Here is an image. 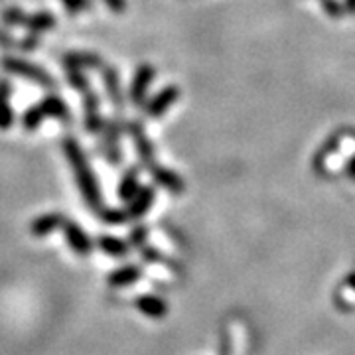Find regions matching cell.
<instances>
[{"label": "cell", "mask_w": 355, "mask_h": 355, "mask_svg": "<svg viewBox=\"0 0 355 355\" xmlns=\"http://www.w3.org/2000/svg\"><path fill=\"white\" fill-rule=\"evenodd\" d=\"M62 150H64L67 162L71 166V172L76 176L77 188L83 193V200L91 205L93 209H99L101 207V190H99V184H97V178L93 174V168L89 164L87 156L83 153L81 144L77 142L73 137H65L62 142Z\"/></svg>", "instance_id": "obj_1"}, {"label": "cell", "mask_w": 355, "mask_h": 355, "mask_svg": "<svg viewBox=\"0 0 355 355\" xmlns=\"http://www.w3.org/2000/svg\"><path fill=\"white\" fill-rule=\"evenodd\" d=\"M46 119H55V121H62V123L69 121V109H67V105L60 95H46L42 101L32 105L30 109H26L20 123H22V127L26 130L32 132V130L40 128V125Z\"/></svg>", "instance_id": "obj_2"}, {"label": "cell", "mask_w": 355, "mask_h": 355, "mask_svg": "<svg viewBox=\"0 0 355 355\" xmlns=\"http://www.w3.org/2000/svg\"><path fill=\"white\" fill-rule=\"evenodd\" d=\"M0 65H2L4 71H8V73H12V76L24 77L28 81H34V83H38L40 87L51 89L55 85V79H53L44 67H40V65H36L34 62H30V60H24V58H18V55H4V58L0 60Z\"/></svg>", "instance_id": "obj_3"}, {"label": "cell", "mask_w": 355, "mask_h": 355, "mask_svg": "<svg viewBox=\"0 0 355 355\" xmlns=\"http://www.w3.org/2000/svg\"><path fill=\"white\" fill-rule=\"evenodd\" d=\"M83 127L91 135H101L105 119L99 113V95L89 89L83 93Z\"/></svg>", "instance_id": "obj_4"}, {"label": "cell", "mask_w": 355, "mask_h": 355, "mask_svg": "<svg viewBox=\"0 0 355 355\" xmlns=\"http://www.w3.org/2000/svg\"><path fill=\"white\" fill-rule=\"evenodd\" d=\"M153 81L154 67H150V65H140L139 69H137V73H135V77H132V81H130V89H128L130 101L135 103V105H140V103L144 101V95H146V91H148Z\"/></svg>", "instance_id": "obj_5"}, {"label": "cell", "mask_w": 355, "mask_h": 355, "mask_svg": "<svg viewBox=\"0 0 355 355\" xmlns=\"http://www.w3.org/2000/svg\"><path fill=\"white\" fill-rule=\"evenodd\" d=\"M105 62L93 51H69L64 55V69H103Z\"/></svg>", "instance_id": "obj_6"}, {"label": "cell", "mask_w": 355, "mask_h": 355, "mask_svg": "<svg viewBox=\"0 0 355 355\" xmlns=\"http://www.w3.org/2000/svg\"><path fill=\"white\" fill-rule=\"evenodd\" d=\"M103 81H105V87H107V95L114 105V109L123 111V105H125V95H123V87H121V76L119 71L111 67V65H105L101 69Z\"/></svg>", "instance_id": "obj_7"}, {"label": "cell", "mask_w": 355, "mask_h": 355, "mask_svg": "<svg viewBox=\"0 0 355 355\" xmlns=\"http://www.w3.org/2000/svg\"><path fill=\"white\" fill-rule=\"evenodd\" d=\"M103 135V150L107 154V158L116 164L123 160V154H121V144H119V127L116 123H105V127L101 130Z\"/></svg>", "instance_id": "obj_8"}, {"label": "cell", "mask_w": 355, "mask_h": 355, "mask_svg": "<svg viewBox=\"0 0 355 355\" xmlns=\"http://www.w3.org/2000/svg\"><path fill=\"white\" fill-rule=\"evenodd\" d=\"M12 105H10V83L0 79V130H8L14 125Z\"/></svg>", "instance_id": "obj_9"}, {"label": "cell", "mask_w": 355, "mask_h": 355, "mask_svg": "<svg viewBox=\"0 0 355 355\" xmlns=\"http://www.w3.org/2000/svg\"><path fill=\"white\" fill-rule=\"evenodd\" d=\"M53 26H55V16L51 12H46V10H40V12L28 14L24 28L28 30V34L42 36L44 32H50Z\"/></svg>", "instance_id": "obj_10"}, {"label": "cell", "mask_w": 355, "mask_h": 355, "mask_svg": "<svg viewBox=\"0 0 355 355\" xmlns=\"http://www.w3.org/2000/svg\"><path fill=\"white\" fill-rule=\"evenodd\" d=\"M178 97V91L174 87H166L164 91H160L154 99H150V103H146L144 105V113L148 114V116H158V114H162L172 105V103L176 101Z\"/></svg>", "instance_id": "obj_11"}, {"label": "cell", "mask_w": 355, "mask_h": 355, "mask_svg": "<svg viewBox=\"0 0 355 355\" xmlns=\"http://www.w3.org/2000/svg\"><path fill=\"white\" fill-rule=\"evenodd\" d=\"M128 135L132 137V142H135V146L139 150L142 162L144 164H150L153 162V144L144 137V130H142L139 123H130L128 125Z\"/></svg>", "instance_id": "obj_12"}, {"label": "cell", "mask_w": 355, "mask_h": 355, "mask_svg": "<svg viewBox=\"0 0 355 355\" xmlns=\"http://www.w3.org/2000/svg\"><path fill=\"white\" fill-rule=\"evenodd\" d=\"M64 223V217L60 214H50V216L38 217L34 223H32V233L34 235H48L53 229H58Z\"/></svg>", "instance_id": "obj_13"}, {"label": "cell", "mask_w": 355, "mask_h": 355, "mask_svg": "<svg viewBox=\"0 0 355 355\" xmlns=\"http://www.w3.org/2000/svg\"><path fill=\"white\" fill-rule=\"evenodd\" d=\"M139 191V170H128L119 184V196L123 200H132Z\"/></svg>", "instance_id": "obj_14"}, {"label": "cell", "mask_w": 355, "mask_h": 355, "mask_svg": "<svg viewBox=\"0 0 355 355\" xmlns=\"http://www.w3.org/2000/svg\"><path fill=\"white\" fill-rule=\"evenodd\" d=\"M65 237H67V241L71 243V247H73L76 251H79V253L89 251V239L85 237V233L77 227L76 223H67V225H65Z\"/></svg>", "instance_id": "obj_15"}, {"label": "cell", "mask_w": 355, "mask_h": 355, "mask_svg": "<svg viewBox=\"0 0 355 355\" xmlns=\"http://www.w3.org/2000/svg\"><path fill=\"white\" fill-rule=\"evenodd\" d=\"M153 198H154V191L153 190H142L139 191L132 200H130V216L139 217L142 216L148 207H150V203H153Z\"/></svg>", "instance_id": "obj_16"}, {"label": "cell", "mask_w": 355, "mask_h": 355, "mask_svg": "<svg viewBox=\"0 0 355 355\" xmlns=\"http://www.w3.org/2000/svg\"><path fill=\"white\" fill-rule=\"evenodd\" d=\"M65 79H67V83L76 89V91H79L81 95L91 89V85H89V79L87 76L83 73V69H65Z\"/></svg>", "instance_id": "obj_17"}, {"label": "cell", "mask_w": 355, "mask_h": 355, "mask_svg": "<svg viewBox=\"0 0 355 355\" xmlns=\"http://www.w3.org/2000/svg\"><path fill=\"white\" fill-rule=\"evenodd\" d=\"M26 20H28V14L18 8V6H10L2 12V22L8 26H26Z\"/></svg>", "instance_id": "obj_18"}, {"label": "cell", "mask_w": 355, "mask_h": 355, "mask_svg": "<svg viewBox=\"0 0 355 355\" xmlns=\"http://www.w3.org/2000/svg\"><path fill=\"white\" fill-rule=\"evenodd\" d=\"M154 176H156V180L162 186H168L172 190H180V182H178V178L172 172H168V170H154Z\"/></svg>", "instance_id": "obj_19"}, {"label": "cell", "mask_w": 355, "mask_h": 355, "mask_svg": "<svg viewBox=\"0 0 355 355\" xmlns=\"http://www.w3.org/2000/svg\"><path fill=\"white\" fill-rule=\"evenodd\" d=\"M62 4H64L65 12L71 14V16L83 12V10H87V6H91L89 0H62Z\"/></svg>", "instance_id": "obj_20"}, {"label": "cell", "mask_w": 355, "mask_h": 355, "mask_svg": "<svg viewBox=\"0 0 355 355\" xmlns=\"http://www.w3.org/2000/svg\"><path fill=\"white\" fill-rule=\"evenodd\" d=\"M40 46V36L36 34H28L26 38H22L18 42V48L24 51H34Z\"/></svg>", "instance_id": "obj_21"}, {"label": "cell", "mask_w": 355, "mask_h": 355, "mask_svg": "<svg viewBox=\"0 0 355 355\" xmlns=\"http://www.w3.org/2000/svg\"><path fill=\"white\" fill-rule=\"evenodd\" d=\"M107 4V8L114 14H123L127 8V0H103Z\"/></svg>", "instance_id": "obj_22"}, {"label": "cell", "mask_w": 355, "mask_h": 355, "mask_svg": "<svg viewBox=\"0 0 355 355\" xmlns=\"http://www.w3.org/2000/svg\"><path fill=\"white\" fill-rule=\"evenodd\" d=\"M144 312H148V314H153V316H160L162 312H164V306L160 304V302H156L154 298H150V300H146L144 302Z\"/></svg>", "instance_id": "obj_23"}, {"label": "cell", "mask_w": 355, "mask_h": 355, "mask_svg": "<svg viewBox=\"0 0 355 355\" xmlns=\"http://www.w3.org/2000/svg\"><path fill=\"white\" fill-rule=\"evenodd\" d=\"M0 46H2V48H18V42H16L6 30L0 28Z\"/></svg>", "instance_id": "obj_24"}, {"label": "cell", "mask_w": 355, "mask_h": 355, "mask_svg": "<svg viewBox=\"0 0 355 355\" xmlns=\"http://www.w3.org/2000/svg\"><path fill=\"white\" fill-rule=\"evenodd\" d=\"M349 282H352V284H354V286H355V275H354V277H352V279H349Z\"/></svg>", "instance_id": "obj_25"}]
</instances>
